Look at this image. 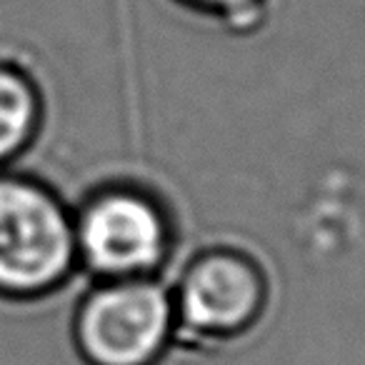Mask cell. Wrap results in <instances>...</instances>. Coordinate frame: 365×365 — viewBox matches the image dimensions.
<instances>
[{
	"label": "cell",
	"mask_w": 365,
	"mask_h": 365,
	"mask_svg": "<svg viewBox=\"0 0 365 365\" xmlns=\"http://www.w3.org/2000/svg\"><path fill=\"white\" fill-rule=\"evenodd\" d=\"M76 270L73 210L46 182L0 173V295L41 298Z\"/></svg>",
	"instance_id": "obj_1"
},
{
	"label": "cell",
	"mask_w": 365,
	"mask_h": 365,
	"mask_svg": "<svg viewBox=\"0 0 365 365\" xmlns=\"http://www.w3.org/2000/svg\"><path fill=\"white\" fill-rule=\"evenodd\" d=\"M78 268L96 280L160 275L175 248L173 215L153 190L110 182L73 210Z\"/></svg>",
	"instance_id": "obj_2"
},
{
	"label": "cell",
	"mask_w": 365,
	"mask_h": 365,
	"mask_svg": "<svg viewBox=\"0 0 365 365\" xmlns=\"http://www.w3.org/2000/svg\"><path fill=\"white\" fill-rule=\"evenodd\" d=\"M175 343L220 348L255 330L270 305L265 268L250 250L210 245L170 280Z\"/></svg>",
	"instance_id": "obj_3"
},
{
	"label": "cell",
	"mask_w": 365,
	"mask_h": 365,
	"mask_svg": "<svg viewBox=\"0 0 365 365\" xmlns=\"http://www.w3.org/2000/svg\"><path fill=\"white\" fill-rule=\"evenodd\" d=\"M73 343L86 365H160L175 345L170 283L96 280L73 315Z\"/></svg>",
	"instance_id": "obj_4"
},
{
	"label": "cell",
	"mask_w": 365,
	"mask_h": 365,
	"mask_svg": "<svg viewBox=\"0 0 365 365\" xmlns=\"http://www.w3.org/2000/svg\"><path fill=\"white\" fill-rule=\"evenodd\" d=\"M43 98L26 71L0 63V165L16 160L36 138Z\"/></svg>",
	"instance_id": "obj_5"
},
{
	"label": "cell",
	"mask_w": 365,
	"mask_h": 365,
	"mask_svg": "<svg viewBox=\"0 0 365 365\" xmlns=\"http://www.w3.org/2000/svg\"><path fill=\"white\" fill-rule=\"evenodd\" d=\"M178 3L195 13L218 18L223 26L233 31L255 28L268 6V0H178Z\"/></svg>",
	"instance_id": "obj_6"
}]
</instances>
